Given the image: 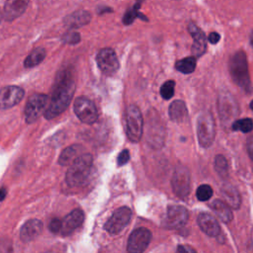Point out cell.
<instances>
[{
	"label": "cell",
	"instance_id": "6da1fadb",
	"mask_svg": "<svg viewBox=\"0 0 253 253\" xmlns=\"http://www.w3.org/2000/svg\"><path fill=\"white\" fill-rule=\"evenodd\" d=\"M75 91V83L68 72H64L56 81L50 98L47 101L43 116L50 120L60 115L69 106Z\"/></svg>",
	"mask_w": 253,
	"mask_h": 253
},
{
	"label": "cell",
	"instance_id": "7a4b0ae2",
	"mask_svg": "<svg viewBox=\"0 0 253 253\" xmlns=\"http://www.w3.org/2000/svg\"><path fill=\"white\" fill-rule=\"evenodd\" d=\"M93 157L89 153L80 154L70 165L66 172L65 180L71 187L80 186L85 182L91 171Z\"/></svg>",
	"mask_w": 253,
	"mask_h": 253
},
{
	"label": "cell",
	"instance_id": "3957f363",
	"mask_svg": "<svg viewBox=\"0 0 253 253\" xmlns=\"http://www.w3.org/2000/svg\"><path fill=\"white\" fill-rule=\"evenodd\" d=\"M229 73L232 80L245 92H251V81L244 51H236L229 60Z\"/></svg>",
	"mask_w": 253,
	"mask_h": 253
},
{
	"label": "cell",
	"instance_id": "277c9868",
	"mask_svg": "<svg viewBox=\"0 0 253 253\" xmlns=\"http://www.w3.org/2000/svg\"><path fill=\"white\" fill-rule=\"evenodd\" d=\"M126 132L129 140L138 142L143 133V118L135 105H129L125 113Z\"/></svg>",
	"mask_w": 253,
	"mask_h": 253
},
{
	"label": "cell",
	"instance_id": "5b68a950",
	"mask_svg": "<svg viewBox=\"0 0 253 253\" xmlns=\"http://www.w3.org/2000/svg\"><path fill=\"white\" fill-rule=\"evenodd\" d=\"M146 141L152 148H161L165 140V127L155 110H151L147 119Z\"/></svg>",
	"mask_w": 253,
	"mask_h": 253
},
{
	"label": "cell",
	"instance_id": "8992f818",
	"mask_svg": "<svg viewBox=\"0 0 253 253\" xmlns=\"http://www.w3.org/2000/svg\"><path fill=\"white\" fill-rule=\"evenodd\" d=\"M198 139L203 147H209L212 144L215 136V125L213 117L211 113H203L197 123Z\"/></svg>",
	"mask_w": 253,
	"mask_h": 253
},
{
	"label": "cell",
	"instance_id": "52a82bcc",
	"mask_svg": "<svg viewBox=\"0 0 253 253\" xmlns=\"http://www.w3.org/2000/svg\"><path fill=\"white\" fill-rule=\"evenodd\" d=\"M73 110L77 118L84 124H94L98 119V111L95 104L85 97H79L74 101Z\"/></svg>",
	"mask_w": 253,
	"mask_h": 253
},
{
	"label": "cell",
	"instance_id": "ba28073f",
	"mask_svg": "<svg viewBox=\"0 0 253 253\" xmlns=\"http://www.w3.org/2000/svg\"><path fill=\"white\" fill-rule=\"evenodd\" d=\"M190 172L189 170L182 165H179L175 168V171L172 176L171 185L173 192L176 196L181 199H185L188 197L190 193Z\"/></svg>",
	"mask_w": 253,
	"mask_h": 253
},
{
	"label": "cell",
	"instance_id": "9c48e42d",
	"mask_svg": "<svg viewBox=\"0 0 253 253\" xmlns=\"http://www.w3.org/2000/svg\"><path fill=\"white\" fill-rule=\"evenodd\" d=\"M131 211L127 207L117 209L105 223V229L111 234L120 233L129 222Z\"/></svg>",
	"mask_w": 253,
	"mask_h": 253
},
{
	"label": "cell",
	"instance_id": "30bf717a",
	"mask_svg": "<svg viewBox=\"0 0 253 253\" xmlns=\"http://www.w3.org/2000/svg\"><path fill=\"white\" fill-rule=\"evenodd\" d=\"M48 97L45 94H34L28 99L25 107V119L27 123L36 122L42 113H44Z\"/></svg>",
	"mask_w": 253,
	"mask_h": 253
},
{
	"label": "cell",
	"instance_id": "8fae6325",
	"mask_svg": "<svg viewBox=\"0 0 253 253\" xmlns=\"http://www.w3.org/2000/svg\"><path fill=\"white\" fill-rule=\"evenodd\" d=\"M151 240V232L145 227L134 229L127 240L128 253H142Z\"/></svg>",
	"mask_w": 253,
	"mask_h": 253
},
{
	"label": "cell",
	"instance_id": "7c38bea8",
	"mask_svg": "<svg viewBox=\"0 0 253 253\" xmlns=\"http://www.w3.org/2000/svg\"><path fill=\"white\" fill-rule=\"evenodd\" d=\"M96 60L98 67L106 75L115 74L120 67V63L116 55V52L110 47L102 48L98 52Z\"/></svg>",
	"mask_w": 253,
	"mask_h": 253
},
{
	"label": "cell",
	"instance_id": "4fadbf2b",
	"mask_svg": "<svg viewBox=\"0 0 253 253\" xmlns=\"http://www.w3.org/2000/svg\"><path fill=\"white\" fill-rule=\"evenodd\" d=\"M189 218L188 210L183 206H169L166 211L164 224L168 228H178L185 225Z\"/></svg>",
	"mask_w": 253,
	"mask_h": 253
},
{
	"label": "cell",
	"instance_id": "5bb4252c",
	"mask_svg": "<svg viewBox=\"0 0 253 253\" xmlns=\"http://www.w3.org/2000/svg\"><path fill=\"white\" fill-rule=\"evenodd\" d=\"M24 90L18 86H6L0 90V110H6L19 104L24 97Z\"/></svg>",
	"mask_w": 253,
	"mask_h": 253
},
{
	"label": "cell",
	"instance_id": "9a60e30c",
	"mask_svg": "<svg viewBox=\"0 0 253 253\" xmlns=\"http://www.w3.org/2000/svg\"><path fill=\"white\" fill-rule=\"evenodd\" d=\"M190 35L193 38L192 45V54L193 57H199L203 55L207 49V39L205 33L194 23H191L188 26Z\"/></svg>",
	"mask_w": 253,
	"mask_h": 253
},
{
	"label": "cell",
	"instance_id": "2e32d148",
	"mask_svg": "<svg viewBox=\"0 0 253 253\" xmlns=\"http://www.w3.org/2000/svg\"><path fill=\"white\" fill-rule=\"evenodd\" d=\"M218 110L222 121H229L234 118L237 113V105L230 94H220L218 97Z\"/></svg>",
	"mask_w": 253,
	"mask_h": 253
},
{
	"label": "cell",
	"instance_id": "e0dca14e",
	"mask_svg": "<svg viewBox=\"0 0 253 253\" xmlns=\"http://www.w3.org/2000/svg\"><path fill=\"white\" fill-rule=\"evenodd\" d=\"M83 221L84 212L80 209H75L61 220L60 232L63 235H68L72 233L76 228H78Z\"/></svg>",
	"mask_w": 253,
	"mask_h": 253
},
{
	"label": "cell",
	"instance_id": "ac0fdd59",
	"mask_svg": "<svg viewBox=\"0 0 253 253\" xmlns=\"http://www.w3.org/2000/svg\"><path fill=\"white\" fill-rule=\"evenodd\" d=\"M42 231V222L39 219H30L24 223L20 230V237L23 241L29 242L36 239Z\"/></svg>",
	"mask_w": 253,
	"mask_h": 253
},
{
	"label": "cell",
	"instance_id": "d6986e66",
	"mask_svg": "<svg viewBox=\"0 0 253 253\" xmlns=\"http://www.w3.org/2000/svg\"><path fill=\"white\" fill-rule=\"evenodd\" d=\"M198 224L200 228L209 236H217L220 232V227L216 219L209 213H201L198 216Z\"/></svg>",
	"mask_w": 253,
	"mask_h": 253
},
{
	"label": "cell",
	"instance_id": "ffe728a7",
	"mask_svg": "<svg viewBox=\"0 0 253 253\" xmlns=\"http://www.w3.org/2000/svg\"><path fill=\"white\" fill-rule=\"evenodd\" d=\"M29 2L25 0H11L5 3L4 18L6 21H13L20 17L28 6Z\"/></svg>",
	"mask_w": 253,
	"mask_h": 253
},
{
	"label": "cell",
	"instance_id": "44dd1931",
	"mask_svg": "<svg viewBox=\"0 0 253 253\" xmlns=\"http://www.w3.org/2000/svg\"><path fill=\"white\" fill-rule=\"evenodd\" d=\"M91 20V15L89 12L85 10L76 11L70 15H68L64 19V24L71 29L79 28L84 25H87Z\"/></svg>",
	"mask_w": 253,
	"mask_h": 253
},
{
	"label": "cell",
	"instance_id": "7402d4cb",
	"mask_svg": "<svg viewBox=\"0 0 253 253\" xmlns=\"http://www.w3.org/2000/svg\"><path fill=\"white\" fill-rule=\"evenodd\" d=\"M221 197L223 198V202L229 207L233 209H238L241 203V199L238 191L231 185H223L221 190Z\"/></svg>",
	"mask_w": 253,
	"mask_h": 253
},
{
	"label": "cell",
	"instance_id": "603a6c76",
	"mask_svg": "<svg viewBox=\"0 0 253 253\" xmlns=\"http://www.w3.org/2000/svg\"><path fill=\"white\" fill-rule=\"evenodd\" d=\"M211 208L212 211L215 213V215L223 222H229L231 221L233 215L231 209L223 202L220 200H214L211 204Z\"/></svg>",
	"mask_w": 253,
	"mask_h": 253
},
{
	"label": "cell",
	"instance_id": "cb8c5ba5",
	"mask_svg": "<svg viewBox=\"0 0 253 253\" xmlns=\"http://www.w3.org/2000/svg\"><path fill=\"white\" fill-rule=\"evenodd\" d=\"M187 113L188 112H187L186 104L181 100H176L172 102L171 105L169 106V111H168L169 118L175 123L183 122L187 117Z\"/></svg>",
	"mask_w": 253,
	"mask_h": 253
},
{
	"label": "cell",
	"instance_id": "d4e9b609",
	"mask_svg": "<svg viewBox=\"0 0 253 253\" xmlns=\"http://www.w3.org/2000/svg\"><path fill=\"white\" fill-rule=\"evenodd\" d=\"M80 149H81V146L76 144L66 147L59 155L58 163L62 166L70 165L80 155Z\"/></svg>",
	"mask_w": 253,
	"mask_h": 253
},
{
	"label": "cell",
	"instance_id": "484cf974",
	"mask_svg": "<svg viewBox=\"0 0 253 253\" xmlns=\"http://www.w3.org/2000/svg\"><path fill=\"white\" fill-rule=\"evenodd\" d=\"M45 57V49L43 47L35 48L25 59L24 65L27 68L35 67L40 64Z\"/></svg>",
	"mask_w": 253,
	"mask_h": 253
},
{
	"label": "cell",
	"instance_id": "4316f807",
	"mask_svg": "<svg viewBox=\"0 0 253 253\" xmlns=\"http://www.w3.org/2000/svg\"><path fill=\"white\" fill-rule=\"evenodd\" d=\"M176 69L184 74H190L194 72L196 68V58L193 56L180 59L175 64Z\"/></svg>",
	"mask_w": 253,
	"mask_h": 253
},
{
	"label": "cell",
	"instance_id": "83f0119b",
	"mask_svg": "<svg viewBox=\"0 0 253 253\" xmlns=\"http://www.w3.org/2000/svg\"><path fill=\"white\" fill-rule=\"evenodd\" d=\"M214 169L216 173L222 177H227L228 174V164L226 161V158L223 155H217L214 159Z\"/></svg>",
	"mask_w": 253,
	"mask_h": 253
},
{
	"label": "cell",
	"instance_id": "f1b7e54d",
	"mask_svg": "<svg viewBox=\"0 0 253 253\" xmlns=\"http://www.w3.org/2000/svg\"><path fill=\"white\" fill-rule=\"evenodd\" d=\"M231 128L233 130H240L245 133L250 132L253 129V121L252 119H249V118L237 120L232 124Z\"/></svg>",
	"mask_w": 253,
	"mask_h": 253
},
{
	"label": "cell",
	"instance_id": "f546056e",
	"mask_svg": "<svg viewBox=\"0 0 253 253\" xmlns=\"http://www.w3.org/2000/svg\"><path fill=\"white\" fill-rule=\"evenodd\" d=\"M196 196L198 198L199 201L202 202H206L208 200H210L212 196V189L210 185L207 184H203L201 186L198 187L197 192H196Z\"/></svg>",
	"mask_w": 253,
	"mask_h": 253
},
{
	"label": "cell",
	"instance_id": "4dcf8cb0",
	"mask_svg": "<svg viewBox=\"0 0 253 253\" xmlns=\"http://www.w3.org/2000/svg\"><path fill=\"white\" fill-rule=\"evenodd\" d=\"M175 90V82L173 80H168L164 82L160 88V95L163 99L169 100L173 97Z\"/></svg>",
	"mask_w": 253,
	"mask_h": 253
},
{
	"label": "cell",
	"instance_id": "1f68e13d",
	"mask_svg": "<svg viewBox=\"0 0 253 253\" xmlns=\"http://www.w3.org/2000/svg\"><path fill=\"white\" fill-rule=\"evenodd\" d=\"M139 6H140V3H136L133 7H131V8L125 14L124 19H123L124 24H126V25L131 24V23L134 21V19H135L136 17H141V18H143V17H142L143 15H141V14L138 13ZM143 19H144V18H143ZM144 20H145V19H144Z\"/></svg>",
	"mask_w": 253,
	"mask_h": 253
},
{
	"label": "cell",
	"instance_id": "d6a6232c",
	"mask_svg": "<svg viewBox=\"0 0 253 253\" xmlns=\"http://www.w3.org/2000/svg\"><path fill=\"white\" fill-rule=\"evenodd\" d=\"M62 41L69 44H75L80 42V35L76 32H67L62 36Z\"/></svg>",
	"mask_w": 253,
	"mask_h": 253
},
{
	"label": "cell",
	"instance_id": "836d02e7",
	"mask_svg": "<svg viewBox=\"0 0 253 253\" xmlns=\"http://www.w3.org/2000/svg\"><path fill=\"white\" fill-rule=\"evenodd\" d=\"M129 160V152L127 149H124L118 156V159H117V163L119 166H123L125 165L126 163H127Z\"/></svg>",
	"mask_w": 253,
	"mask_h": 253
},
{
	"label": "cell",
	"instance_id": "e575fe53",
	"mask_svg": "<svg viewBox=\"0 0 253 253\" xmlns=\"http://www.w3.org/2000/svg\"><path fill=\"white\" fill-rule=\"evenodd\" d=\"M48 228L53 233H56V232L60 231V229H61V220L59 218H56V217L52 218L49 222Z\"/></svg>",
	"mask_w": 253,
	"mask_h": 253
},
{
	"label": "cell",
	"instance_id": "d590c367",
	"mask_svg": "<svg viewBox=\"0 0 253 253\" xmlns=\"http://www.w3.org/2000/svg\"><path fill=\"white\" fill-rule=\"evenodd\" d=\"M177 253H197V251L189 245H179L177 247Z\"/></svg>",
	"mask_w": 253,
	"mask_h": 253
},
{
	"label": "cell",
	"instance_id": "8d00e7d4",
	"mask_svg": "<svg viewBox=\"0 0 253 253\" xmlns=\"http://www.w3.org/2000/svg\"><path fill=\"white\" fill-rule=\"evenodd\" d=\"M246 148H247V153H248L249 157L253 160V134L250 135V136L247 138Z\"/></svg>",
	"mask_w": 253,
	"mask_h": 253
},
{
	"label": "cell",
	"instance_id": "74e56055",
	"mask_svg": "<svg viewBox=\"0 0 253 253\" xmlns=\"http://www.w3.org/2000/svg\"><path fill=\"white\" fill-rule=\"evenodd\" d=\"M219 39H220V36H219L217 33H215V32L211 33V34L209 35V37H208V41H209L211 43H212V44L218 42Z\"/></svg>",
	"mask_w": 253,
	"mask_h": 253
},
{
	"label": "cell",
	"instance_id": "f35d334b",
	"mask_svg": "<svg viewBox=\"0 0 253 253\" xmlns=\"http://www.w3.org/2000/svg\"><path fill=\"white\" fill-rule=\"evenodd\" d=\"M6 195H7V190H6V188H0V201H3L4 199H5V197H6Z\"/></svg>",
	"mask_w": 253,
	"mask_h": 253
},
{
	"label": "cell",
	"instance_id": "ab89813d",
	"mask_svg": "<svg viewBox=\"0 0 253 253\" xmlns=\"http://www.w3.org/2000/svg\"><path fill=\"white\" fill-rule=\"evenodd\" d=\"M250 108L252 109V111H253V100L251 101V103H250Z\"/></svg>",
	"mask_w": 253,
	"mask_h": 253
},
{
	"label": "cell",
	"instance_id": "60d3db41",
	"mask_svg": "<svg viewBox=\"0 0 253 253\" xmlns=\"http://www.w3.org/2000/svg\"><path fill=\"white\" fill-rule=\"evenodd\" d=\"M44 253H53V252H50V251H48V252H44Z\"/></svg>",
	"mask_w": 253,
	"mask_h": 253
},
{
	"label": "cell",
	"instance_id": "b9f144b4",
	"mask_svg": "<svg viewBox=\"0 0 253 253\" xmlns=\"http://www.w3.org/2000/svg\"><path fill=\"white\" fill-rule=\"evenodd\" d=\"M0 21H1V13H0Z\"/></svg>",
	"mask_w": 253,
	"mask_h": 253
}]
</instances>
